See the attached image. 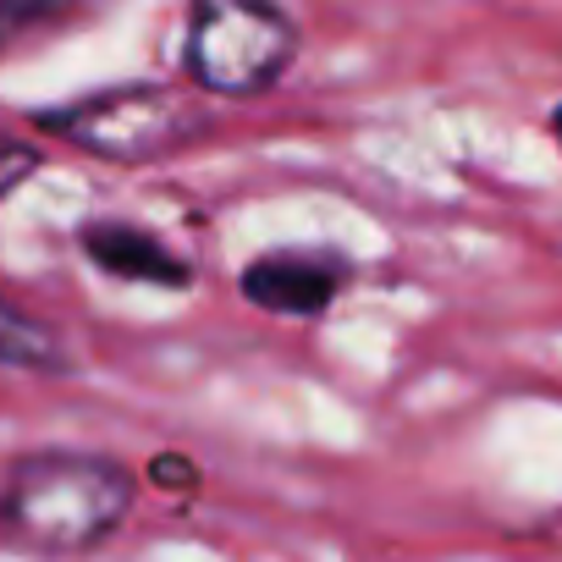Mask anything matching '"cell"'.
Segmentation results:
<instances>
[{
    "label": "cell",
    "instance_id": "cell-1",
    "mask_svg": "<svg viewBox=\"0 0 562 562\" xmlns=\"http://www.w3.org/2000/svg\"><path fill=\"white\" fill-rule=\"evenodd\" d=\"M138 474L83 447H34L0 474V546L29 557H89L133 513Z\"/></svg>",
    "mask_w": 562,
    "mask_h": 562
},
{
    "label": "cell",
    "instance_id": "cell-2",
    "mask_svg": "<svg viewBox=\"0 0 562 562\" xmlns=\"http://www.w3.org/2000/svg\"><path fill=\"white\" fill-rule=\"evenodd\" d=\"M34 122L45 133H56L61 144L111 160V166H149L166 160L199 138H210V105L193 100L188 89L171 83H116L67 105H45L34 111Z\"/></svg>",
    "mask_w": 562,
    "mask_h": 562
},
{
    "label": "cell",
    "instance_id": "cell-3",
    "mask_svg": "<svg viewBox=\"0 0 562 562\" xmlns=\"http://www.w3.org/2000/svg\"><path fill=\"white\" fill-rule=\"evenodd\" d=\"M304 34L288 12L259 0H199L188 12L182 67L215 100H259L293 72Z\"/></svg>",
    "mask_w": 562,
    "mask_h": 562
},
{
    "label": "cell",
    "instance_id": "cell-4",
    "mask_svg": "<svg viewBox=\"0 0 562 562\" xmlns=\"http://www.w3.org/2000/svg\"><path fill=\"white\" fill-rule=\"evenodd\" d=\"M348 288H353V259L342 248H321V243L259 248L237 270V293L276 321H321V315H331V304Z\"/></svg>",
    "mask_w": 562,
    "mask_h": 562
},
{
    "label": "cell",
    "instance_id": "cell-5",
    "mask_svg": "<svg viewBox=\"0 0 562 562\" xmlns=\"http://www.w3.org/2000/svg\"><path fill=\"white\" fill-rule=\"evenodd\" d=\"M78 248L89 254V265L111 281H127V288H166L182 293L193 288V259L177 254L160 232L122 221V215H94L78 226Z\"/></svg>",
    "mask_w": 562,
    "mask_h": 562
},
{
    "label": "cell",
    "instance_id": "cell-6",
    "mask_svg": "<svg viewBox=\"0 0 562 562\" xmlns=\"http://www.w3.org/2000/svg\"><path fill=\"white\" fill-rule=\"evenodd\" d=\"M0 364H18V370H67V348L61 337L34 321L29 310L0 299Z\"/></svg>",
    "mask_w": 562,
    "mask_h": 562
},
{
    "label": "cell",
    "instance_id": "cell-7",
    "mask_svg": "<svg viewBox=\"0 0 562 562\" xmlns=\"http://www.w3.org/2000/svg\"><path fill=\"white\" fill-rule=\"evenodd\" d=\"M45 166V149L34 138H18V133H0V199L18 193L34 171Z\"/></svg>",
    "mask_w": 562,
    "mask_h": 562
},
{
    "label": "cell",
    "instance_id": "cell-8",
    "mask_svg": "<svg viewBox=\"0 0 562 562\" xmlns=\"http://www.w3.org/2000/svg\"><path fill=\"white\" fill-rule=\"evenodd\" d=\"M56 18H61V12L45 7V0H0V45H12L18 34L45 29V23H56Z\"/></svg>",
    "mask_w": 562,
    "mask_h": 562
},
{
    "label": "cell",
    "instance_id": "cell-9",
    "mask_svg": "<svg viewBox=\"0 0 562 562\" xmlns=\"http://www.w3.org/2000/svg\"><path fill=\"white\" fill-rule=\"evenodd\" d=\"M551 138H557V149H562V105L551 111Z\"/></svg>",
    "mask_w": 562,
    "mask_h": 562
}]
</instances>
